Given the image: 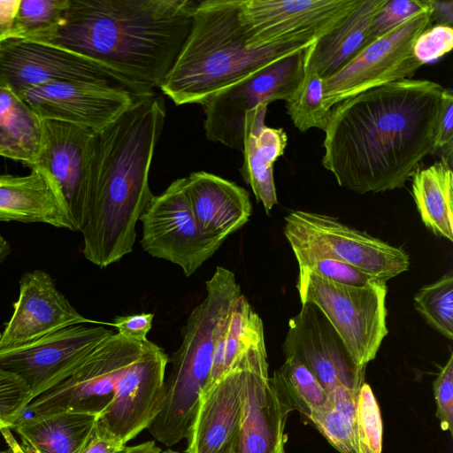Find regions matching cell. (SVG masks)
<instances>
[{"instance_id":"1f68e13d","label":"cell","mask_w":453,"mask_h":453,"mask_svg":"<svg viewBox=\"0 0 453 453\" xmlns=\"http://www.w3.org/2000/svg\"><path fill=\"white\" fill-rule=\"evenodd\" d=\"M414 307L431 327L453 340L452 272L423 286L414 296Z\"/></svg>"},{"instance_id":"5b68a950","label":"cell","mask_w":453,"mask_h":453,"mask_svg":"<svg viewBox=\"0 0 453 453\" xmlns=\"http://www.w3.org/2000/svg\"><path fill=\"white\" fill-rule=\"evenodd\" d=\"M296 289L301 303L315 304L338 333L354 362L366 368L388 334L386 282L378 280L365 287H351L299 269Z\"/></svg>"},{"instance_id":"d4e9b609","label":"cell","mask_w":453,"mask_h":453,"mask_svg":"<svg viewBox=\"0 0 453 453\" xmlns=\"http://www.w3.org/2000/svg\"><path fill=\"white\" fill-rule=\"evenodd\" d=\"M384 1L362 0L337 27L306 48L304 73L325 80L350 62L365 48L372 18Z\"/></svg>"},{"instance_id":"ba28073f","label":"cell","mask_w":453,"mask_h":453,"mask_svg":"<svg viewBox=\"0 0 453 453\" xmlns=\"http://www.w3.org/2000/svg\"><path fill=\"white\" fill-rule=\"evenodd\" d=\"M304 50L278 59L211 96L202 104L206 138L242 150L246 113L293 95L304 77Z\"/></svg>"},{"instance_id":"5bb4252c","label":"cell","mask_w":453,"mask_h":453,"mask_svg":"<svg viewBox=\"0 0 453 453\" xmlns=\"http://www.w3.org/2000/svg\"><path fill=\"white\" fill-rule=\"evenodd\" d=\"M285 357L302 363L328 395L339 387L358 391L365 382V367L352 359L338 333L313 303H302L288 320L282 344Z\"/></svg>"},{"instance_id":"d6986e66","label":"cell","mask_w":453,"mask_h":453,"mask_svg":"<svg viewBox=\"0 0 453 453\" xmlns=\"http://www.w3.org/2000/svg\"><path fill=\"white\" fill-rule=\"evenodd\" d=\"M289 405L268 374L267 357L246 369L238 434L232 453H285Z\"/></svg>"},{"instance_id":"8d00e7d4","label":"cell","mask_w":453,"mask_h":453,"mask_svg":"<svg viewBox=\"0 0 453 453\" xmlns=\"http://www.w3.org/2000/svg\"><path fill=\"white\" fill-rule=\"evenodd\" d=\"M428 7V0H385L372 18L365 46Z\"/></svg>"},{"instance_id":"f1b7e54d","label":"cell","mask_w":453,"mask_h":453,"mask_svg":"<svg viewBox=\"0 0 453 453\" xmlns=\"http://www.w3.org/2000/svg\"><path fill=\"white\" fill-rule=\"evenodd\" d=\"M357 392L346 387L335 388L308 418L340 453H365L357 426Z\"/></svg>"},{"instance_id":"8fae6325","label":"cell","mask_w":453,"mask_h":453,"mask_svg":"<svg viewBox=\"0 0 453 453\" xmlns=\"http://www.w3.org/2000/svg\"><path fill=\"white\" fill-rule=\"evenodd\" d=\"M362 0H238L247 45L313 43L335 27Z\"/></svg>"},{"instance_id":"8992f818","label":"cell","mask_w":453,"mask_h":453,"mask_svg":"<svg viewBox=\"0 0 453 453\" xmlns=\"http://www.w3.org/2000/svg\"><path fill=\"white\" fill-rule=\"evenodd\" d=\"M55 82L112 87L136 98L156 93L103 64L50 43L22 38L0 42V86L20 96L32 88Z\"/></svg>"},{"instance_id":"e0dca14e","label":"cell","mask_w":453,"mask_h":453,"mask_svg":"<svg viewBox=\"0 0 453 453\" xmlns=\"http://www.w3.org/2000/svg\"><path fill=\"white\" fill-rule=\"evenodd\" d=\"M19 97L41 119L63 121L95 133L140 99L123 89L83 82L49 83L32 88Z\"/></svg>"},{"instance_id":"cb8c5ba5","label":"cell","mask_w":453,"mask_h":453,"mask_svg":"<svg viewBox=\"0 0 453 453\" xmlns=\"http://www.w3.org/2000/svg\"><path fill=\"white\" fill-rule=\"evenodd\" d=\"M265 356L263 321L241 294L218 324L211 372L203 391L226 373L246 367Z\"/></svg>"},{"instance_id":"44dd1931","label":"cell","mask_w":453,"mask_h":453,"mask_svg":"<svg viewBox=\"0 0 453 453\" xmlns=\"http://www.w3.org/2000/svg\"><path fill=\"white\" fill-rule=\"evenodd\" d=\"M185 189L201 232L224 242L252 214L249 192L236 183L199 171L185 177Z\"/></svg>"},{"instance_id":"bcb514c9","label":"cell","mask_w":453,"mask_h":453,"mask_svg":"<svg viewBox=\"0 0 453 453\" xmlns=\"http://www.w3.org/2000/svg\"><path fill=\"white\" fill-rule=\"evenodd\" d=\"M12 251L7 240L0 234V265L7 259Z\"/></svg>"},{"instance_id":"4fadbf2b","label":"cell","mask_w":453,"mask_h":453,"mask_svg":"<svg viewBox=\"0 0 453 453\" xmlns=\"http://www.w3.org/2000/svg\"><path fill=\"white\" fill-rule=\"evenodd\" d=\"M113 334L103 325L71 326L26 345L1 350L0 368L21 379L33 401L74 372Z\"/></svg>"},{"instance_id":"9a60e30c","label":"cell","mask_w":453,"mask_h":453,"mask_svg":"<svg viewBox=\"0 0 453 453\" xmlns=\"http://www.w3.org/2000/svg\"><path fill=\"white\" fill-rule=\"evenodd\" d=\"M169 361L162 348L148 341L120 377L113 398L96 425L124 446L148 428L163 404Z\"/></svg>"},{"instance_id":"3957f363","label":"cell","mask_w":453,"mask_h":453,"mask_svg":"<svg viewBox=\"0 0 453 453\" xmlns=\"http://www.w3.org/2000/svg\"><path fill=\"white\" fill-rule=\"evenodd\" d=\"M166 116L157 93L136 100L96 134L82 253L100 268L133 251L135 225L153 197L149 173Z\"/></svg>"},{"instance_id":"7dc6e473","label":"cell","mask_w":453,"mask_h":453,"mask_svg":"<svg viewBox=\"0 0 453 453\" xmlns=\"http://www.w3.org/2000/svg\"><path fill=\"white\" fill-rule=\"evenodd\" d=\"M161 453H178V452L171 450V449H167L165 451H161Z\"/></svg>"},{"instance_id":"f35d334b","label":"cell","mask_w":453,"mask_h":453,"mask_svg":"<svg viewBox=\"0 0 453 453\" xmlns=\"http://www.w3.org/2000/svg\"><path fill=\"white\" fill-rule=\"evenodd\" d=\"M436 402V417L441 428L453 434V353L441 367L433 383Z\"/></svg>"},{"instance_id":"e575fe53","label":"cell","mask_w":453,"mask_h":453,"mask_svg":"<svg viewBox=\"0 0 453 453\" xmlns=\"http://www.w3.org/2000/svg\"><path fill=\"white\" fill-rule=\"evenodd\" d=\"M356 417L365 453H381L383 426L380 411L371 387L365 382L357 392Z\"/></svg>"},{"instance_id":"836d02e7","label":"cell","mask_w":453,"mask_h":453,"mask_svg":"<svg viewBox=\"0 0 453 453\" xmlns=\"http://www.w3.org/2000/svg\"><path fill=\"white\" fill-rule=\"evenodd\" d=\"M293 252L299 269L307 270L336 283L351 287H365L379 280L341 260L308 251L294 250Z\"/></svg>"},{"instance_id":"d6a6232c","label":"cell","mask_w":453,"mask_h":453,"mask_svg":"<svg viewBox=\"0 0 453 453\" xmlns=\"http://www.w3.org/2000/svg\"><path fill=\"white\" fill-rule=\"evenodd\" d=\"M70 0H20L11 38L38 41L61 22Z\"/></svg>"},{"instance_id":"7a4b0ae2","label":"cell","mask_w":453,"mask_h":453,"mask_svg":"<svg viewBox=\"0 0 453 453\" xmlns=\"http://www.w3.org/2000/svg\"><path fill=\"white\" fill-rule=\"evenodd\" d=\"M198 0H70L38 42L103 64L134 84L159 88L191 29Z\"/></svg>"},{"instance_id":"2e32d148","label":"cell","mask_w":453,"mask_h":453,"mask_svg":"<svg viewBox=\"0 0 453 453\" xmlns=\"http://www.w3.org/2000/svg\"><path fill=\"white\" fill-rule=\"evenodd\" d=\"M96 134L73 124L42 119L41 145L34 165L43 169L56 182L80 232L89 200Z\"/></svg>"},{"instance_id":"74e56055","label":"cell","mask_w":453,"mask_h":453,"mask_svg":"<svg viewBox=\"0 0 453 453\" xmlns=\"http://www.w3.org/2000/svg\"><path fill=\"white\" fill-rule=\"evenodd\" d=\"M453 27L434 25L424 30L415 40L413 56L422 64L436 61L452 50Z\"/></svg>"},{"instance_id":"484cf974","label":"cell","mask_w":453,"mask_h":453,"mask_svg":"<svg viewBox=\"0 0 453 453\" xmlns=\"http://www.w3.org/2000/svg\"><path fill=\"white\" fill-rule=\"evenodd\" d=\"M98 415L82 411H59L21 418L13 429L27 453H80Z\"/></svg>"},{"instance_id":"60d3db41","label":"cell","mask_w":453,"mask_h":453,"mask_svg":"<svg viewBox=\"0 0 453 453\" xmlns=\"http://www.w3.org/2000/svg\"><path fill=\"white\" fill-rule=\"evenodd\" d=\"M153 313H138L127 316H118L110 326L117 330V334L132 341L145 342L147 334L152 327Z\"/></svg>"},{"instance_id":"52a82bcc","label":"cell","mask_w":453,"mask_h":453,"mask_svg":"<svg viewBox=\"0 0 453 453\" xmlns=\"http://www.w3.org/2000/svg\"><path fill=\"white\" fill-rule=\"evenodd\" d=\"M284 220L283 233L293 251L341 260L385 282L410 267V257L402 248L332 216L297 210L290 211Z\"/></svg>"},{"instance_id":"7c38bea8","label":"cell","mask_w":453,"mask_h":453,"mask_svg":"<svg viewBox=\"0 0 453 453\" xmlns=\"http://www.w3.org/2000/svg\"><path fill=\"white\" fill-rule=\"evenodd\" d=\"M139 220L142 225V249L154 257L179 265L187 277L223 244L199 229L186 193L185 177L153 196Z\"/></svg>"},{"instance_id":"ab89813d","label":"cell","mask_w":453,"mask_h":453,"mask_svg":"<svg viewBox=\"0 0 453 453\" xmlns=\"http://www.w3.org/2000/svg\"><path fill=\"white\" fill-rule=\"evenodd\" d=\"M453 142V94L451 89L443 88L440 111L434 130V154L441 151V158L452 163Z\"/></svg>"},{"instance_id":"4316f807","label":"cell","mask_w":453,"mask_h":453,"mask_svg":"<svg viewBox=\"0 0 453 453\" xmlns=\"http://www.w3.org/2000/svg\"><path fill=\"white\" fill-rule=\"evenodd\" d=\"M412 196L424 225L436 235L453 241V172L439 162L412 175Z\"/></svg>"},{"instance_id":"9c48e42d","label":"cell","mask_w":453,"mask_h":453,"mask_svg":"<svg viewBox=\"0 0 453 453\" xmlns=\"http://www.w3.org/2000/svg\"><path fill=\"white\" fill-rule=\"evenodd\" d=\"M432 23L429 4L427 9L365 46L344 67L324 80L325 107L331 110L338 103L366 90L411 79L423 65L413 56V43Z\"/></svg>"},{"instance_id":"6da1fadb","label":"cell","mask_w":453,"mask_h":453,"mask_svg":"<svg viewBox=\"0 0 453 453\" xmlns=\"http://www.w3.org/2000/svg\"><path fill=\"white\" fill-rule=\"evenodd\" d=\"M443 88L405 79L338 103L324 130L323 166L357 194L403 188L434 154Z\"/></svg>"},{"instance_id":"4dcf8cb0","label":"cell","mask_w":453,"mask_h":453,"mask_svg":"<svg viewBox=\"0 0 453 453\" xmlns=\"http://www.w3.org/2000/svg\"><path fill=\"white\" fill-rule=\"evenodd\" d=\"M323 100L324 80L315 73H304L301 84L285 101L287 113L300 132L325 130L331 110L325 107Z\"/></svg>"},{"instance_id":"d590c367","label":"cell","mask_w":453,"mask_h":453,"mask_svg":"<svg viewBox=\"0 0 453 453\" xmlns=\"http://www.w3.org/2000/svg\"><path fill=\"white\" fill-rule=\"evenodd\" d=\"M31 401L26 383L17 375L0 368V432L13 428Z\"/></svg>"},{"instance_id":"7bdbcfd3","label":"cell","mask_w":453,"mask_h":453,"mask_svg":"<svg viewBox=\"0 0 453 453\" xmlns=\"http://www.w3.org/2000/svg\"><path fill=\"white\" fill-rule=\"evenodd\" d=\"M20 0H0V42L10 39Z\"/></svg>"},{"instance_id":"ac0fdd59","label":"cell","mask_w":453,"mask_h":453,"mask_svg":"<svg viewBox=\"0 0 453 453\" xmlns=\"http://www.w3.org/2000/svg\"><path fill=\"white\" fill-rule=\"evenodd\" d=\"M102 324L83 317L42 270L25 273L19 280L18 300L0 334V351L18 348L65 327Z\"/></svg>"},{"instance_id":"f6af8a7d","label":"cell","mask_w":453,"mask_h":453,"mask_svg":"<svg viewBox=\"0 0 453 453\" xmlns=\"http://www.w3.org/2000/svg\"><path fill=\"white\" fill-rule=\"evenodd\" d=\"M154 441H149L134 446H124L115 453H161Z\"/></svg>"},{"instance_id":"277c9868","label":"cell","mask_w":453,"mask_h":453,"mask_svg":"<svg viewBox=\"0 0 453 453\" xmlns=\"http://www.w3.org/2000/svg\"><path fill=\"white\" fill-rule=\"evenodd\" d=\"M312 43L250 48L238 16V0H202L188 36L159 87L176 105L203 104L223 88Z\"/></svg>"},{"instance_id":"83f0119b","label":"cell","mask_w":453,"mask_h":453,"mask_svg":"<svg viewBox=\"0 0 453 453\" xmlns=\"http://www.w3.org/2000/svg\"><path fill=\"white\" fill-rule=\"evenodd\" d=\"M42 119L12 90L0 86V157L35 165Z\"/></svg>"},{"instance_id":"7402d4cb","label":"cell","mask_w":453,"mask_h":453,"mask_svg":"<svg viewBox=\"0 0 453 453\" xmlns=\"http://www.w3.org/2000/svg\"><path fill=\"white\" fill-rule=\"evenodd\" d=\"M29 174H0V222L44 223L76 231L65 200L53 179L42 168Z\"/></svg>"},{"instance_id":"b9f144b4","label":"cell","mask_w":453,"mask_h":453,"mask_svg":"<svg viewBox=\"0 0 453 453\" xmlns=\"http://www.w3.org/2000/svg\"><path fill=\"white\" fill-rule=\"evenodd\" d=\"M122 447L124 445L96 425L80 453H115Z\"/></svg>"},{"instance_id":"ee69618b","label":"cell","mask_w":453,"mask_h":453,"mask_svg":"<svg viewBox=\"0 0 453 453\" xmlns=\"http://www.w3.org/2000/svg\"><path fill=\"white\" fill-rule=\"evenodd\" d=\"M432 8V20L436 25H446L452 27L453 21V2L429 0Z\"/></svg>"},{"instance_id":"30bf717a","label":"cell","mask_w":453,"mask_h":453,"mask_svg":"<svg viewBox=\"0 0 453 453\" xmlns=\"http://www.w3.org/2000/svg\"><path fill=\"white\" fill-rule=\"evenodd\" d=\"M113 334L103 341L70 376L54 385L27 407L32 416L72 411L99 415L111 402L127 366L147 342Z\"/></svg>"},{"instance_id":"ffe728a7","label":"cell","mask_w":453,"mask_h":453,"mask_svg":"<svg viewBox=\"0 0 453 453\" xmlns=\"http://www.w3.org/2000/svg\"><path fill=\"white\" fill-rule=\"evenodd\" d=\"M248 366L226 373L202 393L187 437L186 453L233 452L241 419Z\"/></svg>"},{"instance_id":"f546056e","label":"cell","mask_w":453,"mask_h":453,"mask_svg":"<svg viewBox=\"0 0 453 453\" xmlns=\"http://www.w3.org/2000/svg\"><path fill=\"white\" fill-rule=\"evenodd\" d=\"M272 379L291 410L298 411L307 418L327 399V394L314 375L294 357H285Z\"/></svg>"},{"instance_id":"603a6c76","label":"cell","mask_w":453,"mask_h":453,"mask_svg":"<svg viewBox=\"0 0 453 453\" xmlns=\"http://www.w3.org/2000/svg\"><path fill=\"white\" fill-rule=\"evenodd\" d=\"M267 105H258L248 111L243 123V163L241 173L250 186L257 203H262L267 215L278 203L273 179V165L284 154L288 136L283 128L265 123Z\"/></svg>"}]
</instances>
